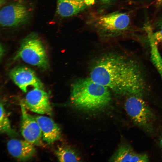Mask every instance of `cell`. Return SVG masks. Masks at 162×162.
I'll return each mask as SVG.
<instances>
[{
  "label": "cell",
  "instance_id": "8",
  "mask_svg": "<svg viewBox=\"0 0 162 162\" xmlns=\"http://www.w3.org/2000/svg\"><path fill=\"white\" fill-rule=\"evenodd\" d=\"M20 106L22 114L20 131L24 139L34 145H43L42 133L34 116L30 114L21 103Z\"/></svg>",
  "mask_w": 162,
  "mask_h": 162
},
{
  "label": "cell",
  "instance_id": "7",
  "mask_svg": "<svg viewBox=\"0 0 162 162\" xmlns=\"http://www.w3.org/2000/svg\"><path fill=\"white\" fill-rule=\"evenodd\" d=\"M31 111L51 115L52 111L48 94L43 88H34L26 94L21 102Z\"/></svg>",
  "mask_w": 162,
  "mask_h": 162
},
{
  "label": "cell",
  "instance_id": "4",
  "mask_svg": "<svg viewBox=\"0 0 162 162\" xmlns=\"http://www.w3.org/2000/svg\"><path fill=\"white\" fill-rule=\"evenodd\" d=\"M142 97L136 95L127 97L125 109L134 124L146 132L151 133L154 130L155 115Z\"/></svg>",
  "mask_w": 162,
  "mask_h": 162
},
{
  "label": "cell",
  "instance_id": "18",
  "mask_svg": "<svg viewBox=\"0 0 162 162\" xmlns=\"http://www.w3.org/2000/svg\"><path fill=\"white\" fill-rule=\"evenodd\" d=\"M159 144L160 146L162 149V130L159 139Z\"/></svg>",
  "mask_w": 162,
  "mask_h": 162
},
{
  "label": "cell",
  "instance_id": "14",
  "mask_svg": "<svg viewBox=\"0 0 162 162\" xmlns=\"http://www.w3.org/2000/svg\"><path fill=\"white\" fill-rule=\"evenodd\" d=\"M55 154L60 162H79L81 161L78 153L73 148L66 145L57 146Z\"/></svg>",
  "mask_w": 162,
  "mask_h": 162
},
{
  "label": "cell",
  "instance_id": "16",
  "mask_svg": "<svg viewBox=\"0 0 162 162\" xmlns=\"http://www.w3.org/2000/svg\"><path fill=\"white\" fill-rule=\"evenodd\" d=\"M151 46V58L152 62L161 76L162 80V58L156 44L151 37H149Z\"/></svg>",
  "mask_w": 162,
  "mask_h": 162
},
{
  "label": "cell",
  "instance_id": "20",
  "mask_svg": "<svg viewBox=\"0 0 162 162\" xmlns=\"http://www.w3.org/2000/svg\"><path fill=\"white\" fill-rule=\"evenodd\" d=\"M157 2L160 4H162V0H156Z\"/></svg>",
  "mask_w": 162,
  "mask_h": 162
},
{
  "label": "cell",
  "instance_id": "6",
  "mask_svg": "<svg viewBox=\"0 0 162 162\" xmlns=\"http://www.w3.org/2000/svg\"><path fill=\"white\" fill-rule=\"evenodd\" d=\"M31 12L26 4L22 1H16L3 7L0 11V23L4 27H14L27 22Z\"/></svg>",
  "mask_w": 162,
  "mask_h": 162
},
{
  "label": "cell",
  "instance_id": "12",
  "mask_svg": "<svg viewBox=\"0 0 162 162\" xmlns=\"http://www.w3.org/2000/svg\"><path fill=\"white\" fill-rule=\"evenodd\" d=\"M34 117L41 129L43 140L47 144H52L61 138V129L52 118L43 116Z\"/></svg>",
  "mask_w": 162,
  "mask_h": 162
},
{
  "label": "cell",
  "instance_id": "10",
  "mask_svg": "<svg viewBox=\"0 0 162 162\" xmlns=\"http://www.w3.org/2000/svg\"><path fill=\"white\" fill-rule=\"evenodd\" d=\"M34 145L24 140L12 139L7 143L10 154L19 161H26L32 158L36 151Z\"/></svg>",
  "mask_w": 162,
  "mask_h": 162
},
{
  "label": "cell",
  "instance_id": "2",
  "mask_svg": "<svg viewBox=\"0 0 162 162\" xmlns=\"http://www.w3.org/2000/svg\"><path fill=\"white\" fill-rule=\"evenodd\" d=\"M109 88L90 77L79 79L72 85L70 99L76 108L85 111L100 110L110 104Z\"/></svg>",
  "mask_w": 162,
  "mask_h": 162
},
{
  "label": "cell",
  "instance_id": "19",
  "mask_svg": "<svg viewBox=\"0 0 162 162\" xmlns=\"http://www.w3.org/2000/svg\"><path fill=\"white\" fill-rule=\"evenodd\" d=\"M112 0H101V1L104 3L108 2Z\"/></svg>",
  "mask_w": 162,
  "mask_h": 162
},
{
  "label": "cell",
  "instance_id": "5",
  "mask_svg": "<svg viewBox=\"0 0 162 162\" xmlns=\"http://www.w3.org/2000/svg\"><path fill=\"white\" fill-rule=\"evenodd\" d=\"M130 18L124 13L114 12L97 17L94 26L99 33L106 37H112L119 35L128 28Z\"/></svg>",
  "mask_w": 162,
  "mask_h": 162
},
{
  "label": "cell",
  "instance_id": "11",
  "mask_svg": "<svg viewBox=\"0 0 162 162\" xmlns=\"http://www.w3.org/2000/svg\"><path fill=\"white\" fill-rule=\"evenodd\" d=\"M95 0H57V12L62 17H68L80 13L92 5Z\"/></svg>",
  "mask_w": 162,
  "mask_h": 162
},
{
  "label": "cell",
  "instance_id": "17",
  "mask_svg": "<svg viewBox=\"0 0 162 162\" xmlns=\"http://www.w3.org/2000/svg\"><path fill=\"white\" fill-rule=\"evenodd\" d=\"M150 35L156 44L162 42V25L160 30Z\"/></svg>",
  "mask_w": 162,
  "mask_h": 162
},
{
  "label": "cell",
  "instance_id": "1",
  "mask_svg": "<svg viewBox=\"0 0 162 162\" xmlns=\"http://www.w3.org/2000/svg\"><path fill=\"white\" fill-rule=\"evenodd\" d=\"M90 77L119 95L142 97L146 90L139 64L120 55H107L99 59L92 67Z\"/></svg>",
  "mask_w": 162,
  "mask_h": 162
},
{
  "label": "cell",
  "instance_id": "13",
  "mask_svg": "<svg viewBox=\"0 0 162 162\" xmlns=\"http://www.w3.org/2000/svg\"><path fill=\"white\" fill-rule=\"evenodd\" d=\"M149 158L145 153H138L127 143H122L109 159L111 162H145Z\"/></svg>",
  "mask_w": 162,
  "mask_h": 162
},
{
  "label": "cell",
  "instance_id": "3",
  "mask_svg": "<svg viewBox=\"0 0 162 162\" xmlns=\"http://www.w3.org/2000/svg\"><path fill=\"white\" fill-rule=\"evenodd\" d=\"M16 57L26 63L43 69L49 64L45 48L35 33H31L21 41Z\"/></svg>",
  "mask_w": 162,
  "mask_h": 162
},
{
  "label": "cell",
  "instance_id": "9",
  "mask_svg": "<svg viewBox=\"0 0 162 162\" xmlns=\"http://www.w3.org/2000/svg\"><path fill=\"white\" fill-rule=\"evenodd\" d=\"M12 80L23 92H27L28 87L43 88V84L34 72L26 67L15 68L10 72Z\"/></svg>",
  "mask_w": 162,
  "mask_h": 162
},
{
  "label": "cell",
  "instance_id": "15",
  "mask_svg": "<svg viewBox=\"0 0 162 162\" xmlns=\"http://www.w3.org/2000/svg\"><path fill=\"white\" fill-rule=\"evenodd\" d=\"M0 131L11 136H16L17 134L11 127L9 118L3 104L0 103Z\"/></svg>",
  "mask_w": 162,
  "mask_h": 162
}]
</instances>
